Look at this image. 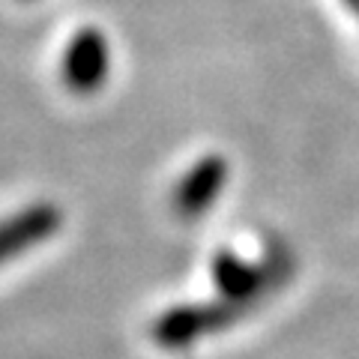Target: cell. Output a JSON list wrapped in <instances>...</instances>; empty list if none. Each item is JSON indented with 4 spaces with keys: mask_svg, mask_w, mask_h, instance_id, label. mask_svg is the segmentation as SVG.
<instances>
[{
    "mask_svg": "<svg viewBox=\"0 0 359 359\" xmlns=\"http://www.w3.org/2000/svg\"><path fill=\"white\" fill-rule=\"evenodd\" d=\"M54 224H57V216L51 207H30L25 212H15L13 219L0 222V266L9 257L42 243L54 231Z\"/></svg>",
    "mask_w": 359,
    "mask_h": 359,
    "instance_id": "1",
    "label": "cell"
}]
</instances>
